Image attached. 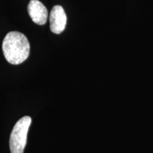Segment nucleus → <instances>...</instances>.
I'll return each instance as SVG.
<instances>
[{
    "instance_id": "obj_1",
    "label": "nucleus",
    "mask_w": 153,
    "mask_h": 153,
    "mask_svg": "<svg viewBox=\"0 0 153 153\" xmlns=\"http://www.w3.org/2000/svg\"><path fill=\"white\" fill-rule=\"evenodd\" d=\"M2 50L6 60L9 63L21 64L29 55V42L26 36L20 32H9L3 41Z\"/></svg>"
},
{
    "instance_id": "obj_2",
    "label": "nucleus",
    "mask_w": 153,
    "mask_h": 153,
    "mask_svg": "<svg viewBox=\"0 0 153 153\" xmlns=\"http://www.w3.org/2000/svg\"><path fill=\"white\" fill-rule=\"evenodd\" d=\"M31 118L30 116H24L15 124L9 140L11 153H24Z\"/></svg>"
},
{
    "instance_id": "obj_3",
    "label": "nucleus",
    "mask_w": 153,
    "mask_h": 153,
    "mask_svg": "<svg viewBox=\"0 0 153 153\" xmlns=\"http://www.w3.org/2000/svg\"><path fill=\"white\" fill-rule=\"evenodd\" d=\"M50 28L53 33L59 34L65 30L67 24V16L61 6L56 5L50 14Z\"/></svg>"
},
{
    "instance_id": "obj_4",
    "label": "nucleus",
    "mask_w": 153,
    "mask_h": 153,
    "mask_svg": "<svg viewBox=\"0 0 153 153\" xmlns=\"http://www.w3.org/2000/svg\"><path fill=\"white\" fill-rule=\"evenodd\" d=\"M28 14L36 24L43 25L47 22L48 10L43 3L38 0H31L28 5Z\"/></svg>"
}]
</instances>
